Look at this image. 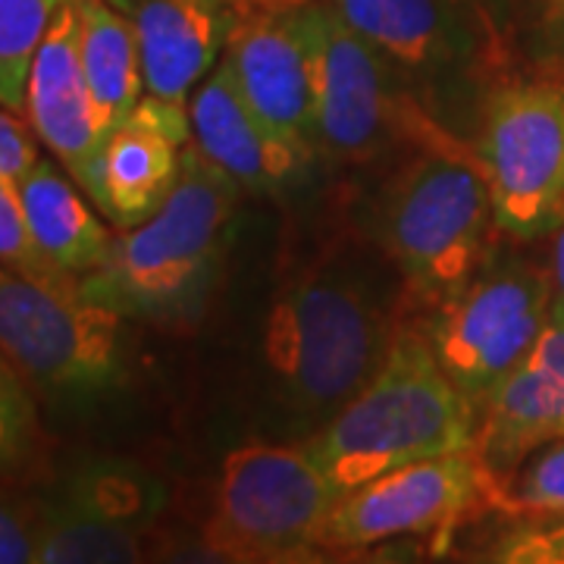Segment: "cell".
Masks as SVG:
<instances>
[{
  "instance_id": "5bb4252c",
  "label": "cell",
  "mask_w": 564,
  "mask_h": 564,
  "mask_svg": "<svg viewBox=\"0 0 564 564\" xmlns=\"http://www.w3.org/2000/svg\"><path fill=\"white\" fill-rule=\"evenodd\" d=\"M192 120L185 104L144 95L104 139L82 192L120 229H132L161 207L182 176Z\"/></svg>"
},
{
  "instance_id": "5b68a950",
  "label": "cell",
  "mask_w": 564,
  "mask_h": 564,
  "mask_svg": "<svg viewBox=\"0 0 564 564\" xmlns=\"http://www.w3.org/2000/svg\"><path fill=\"white\" fill-rule=\"evenodd\" d=\"M126 323L79 282L51 285L0 263V351L54 408L85 414L129 386Z\"/></svg>"
},
{
  "instance_id": "7c38bea8",
  "label": "cell",
  "mask_w": 564,
  "mask_h": 564,
  "mask_svg": "<svg viewBox=\"0 0 564 564\" xmlns=\"http://www.w3.org/2000/svg\"><path fill=\"white\" fill-rule=\"evenodd\" d=\"M496 477L474 448L404 464L339 496L323 549H370L399 536H430L492 508Z\"/></svg>"
},
{
  "instance_id": "2e32d148",
  "label": "cell",
  "mask_w": 564,
  "mask_h": 564,
  "mask_svg": "<svg viewBox=\"0 0 564 564\" xmlns=\"http://www.w3.org/2000/svg\"><path fill=\"white\" fill-rule=\"evenodd\" d=\"M25 117L41 144L82 185L107 139V126L82 66L73 0H63L35 51L25 85Z\"/></svg>"
},
{
  "instance_id": "277c9868",
  "label": "cell",
  "mask_w": 564,
  "mask_h": 564,
  "mask_svg": "<svg viewBox=\"0 0 564 564\" xmlns=\"http://www.w3.org/2000/svg\"><path fill=\"white\" fill-rule=\"evenodd\" d=\"M496 210L470 144L417 148L389 180L377 207V239L404 292L436 307L492 258Z\"/></svg>"
},
{
  "instance_id": "f546056e",
  "label": "cell",
  "mask_w": 564,
  "mask_h": 564,
  "mask_svg": "<svg viewBox=\"0 0 564 564\" xmlns=\"http://www.w3.org/2000/svg\"><path fill=\"white\" fill-rule=\"evenodd\" d=\"M317 0H229L236 17H248V13H270V10H292V7H307Z\"/></svg>"
},
{
  "instance_id": "9a60e30c",
  "label": "cell",
  "mask_w": 564,
  "mask_h": 564,
  "mask_svg": "<svg viewBox=\"0 0 564 564\" xmlns=\"http://www.w3.org/2000/svg\"><path fill=\"white\" fill-rule=\"evenodd\" d=\"M192 139L248 195H285L302 185L317 154L304 151L248 104L226 57L188 98Z\"/></svg>"
},
{
  "instance_id": "44dd1931",
  "label": "cell",
  "mask_w": 564,
  "mask_h": 564,
  "mask_svg": "<svg viewBox=\"0 0 564 564\" xmlns=\"http://www.w3.org/2000/svg\"><path fill=\"white\" fill-rule=\"evenodd\" d=\"M499 41L514 76L564 82V0H499Z\"/></svg>"
},
{
  "instance_id": "8992f818",
  "label": "cell",
  "mask_w": 564,
  "mask_h": 564,
  "mask_svg": "<svg viewBox=\"0 0 564 564\" xmlns=\"http://www.w3.org/2000/svg\"><path fill=\"white\" fill-rule=\"evenodd\" d=\"M370 41L421 104L455 132V120L511 79L502 41L480 13L458 0H323Z\"/></svg>"
},
{
  "instance_id": "cb8c5ba5",
  "label": "cell",
  "mask_w": 564,
  "mask_h": 564,
  "mask_svg": "<svg viewBox=\"0 0 564 564\" xmlns=\"http://www.w3.org/2000/svg\"><path fill=\"white\" fill-rule=\"evenodd\" d=\"M39 408L35 392L0 351V477L17 470L35 455Z\"/></svg>"
},
{
  "instance_id": "83f0119b",
  "label": "cell",
  "mask_w": 564,
  "mask_h": 564,
  "mask_svg": "<svg viewBox=\"0 0 564 564\" xmlns=\"http://www.w3.org/2000/svg\"><path fill=\"white\" fill-rule=\"evenodd\" d=\"M35 508H25L0 492V564H35Z\"/></svg>"
},
{
  "instance_id": "603a6c76",
  "label": "cell",
  "mask_w": 564,
  "mask_h": 564,
  "mask_svg": "<svg viewBox=\"0 0 564 564\" xmlns=\"http://www.w3.org/2000/svg\"><path fill=\"white\" fill-rule=\"evenodd\" d=\"M492 508L505 518L564 511V440L540 445L502 480H496Z\"/></svg>"
},
{
  "instance_id": "e0dca14e",
  "label": "cell",
  "mask_w": 564,
  "mask_h": 564,
  "mask_svg": "<svg viewBox=\"0 0 564 564\" xmlns=\"http://www.w3.org/2000/svg\"><path fill=\"white\" fill-rule=\"evenodd\" d=\"M564 440V317H549L540 339L480 411L474 452L502 480L540 445Z\"/></svg>"
},
{
  "instance_id": "9c48e42d",
  "label": "cell",
  "mask_w": 564,
  "mask_h": 564,
  "mask_svg": "<svg viewBox=\"0 0 564 564\" xmlns=\"http://www.w3.org/2000/svg\"><path fill=\"white\" fill-rule=\"evenodd\" d=\"M552 317L549 263L499 254L474 280L433 307L423 336L445 377L484 411L492 392L524 361Z\"/></svg>"
},
{
  "instance_id": "52a82bcc",
  "label": "cell",
  "mask_w": 564,
  "mask_h": 564,
  "mask_svg": "<svg viewBox=\"0 0 564 564\" xmlns=\"http://www.w3.org/2000/svg\"><path fill=\"white\" fill-rule=\"evenodd\" d=\"M336 502L339 489L302 443L242 445L223 458L202 540L223 562H307L323 552Z\"/></svg>"
},
{
  "instance_id": "8fae6325",
  "label": "cell",
  "mask_w": 564,
  "mask_h": 564,
  "mask_svg": "<svg viewBox=\"0 0 564 564\" xmlns=\"http://www.w3.org/2000/svg\"><path fill=\"white\" fill-rule=\"evenodd\" d=\"M35 508V564H122L154 555L166 486L129 458H85L66 467Z\"/></svg>"
},
{
  "instance_id": "6da1fadb",
  "label": "cell",
  "mask_w": 564,
  "mask_h": 564,
  "mask_svg": "<svg viewBox=\"0 0 564 564\" xmlns=\"http://www.w3.org/2000/svg\"><path fill=\"white\" fill-rule=\"evenodd\" d=\"M402 323L386 282L351 254L304 263L276 292L263 326L270 402L292 440H307L364 392Z\"/></svg>"
},
{
  "instance_id": "ffe728a7",
  "label": "cell",
  "mask_w": 564,
  "mask_h": 564,
  "mask_svg": "<svg viewBox=\"0 0 564 564\" xmlns=\"http://www.w3.org/2000/svg\"><path fill=\"white\" fill-rule=\"evenodd\" d=\"M79 17L82 66L107 132L148 95L139 39L110 0H73Z\"/></svg>"
},
{
  "instance_id": "4fadbf2b",
  "label": "cell",
  "mask_w": 564,
  "mask_h": 564,
  "mask_svg": "<svg viewBox=\"0 0 564 564\" xmlns=\"http://www.w3.org/2000/svg\"><path fill=\"white\" fill-rule=\"evenodd\" d=\"M321 54L323 0L236 17L223 51L248 104L282 139L317 158Z\"/></svg>"
},
{
  "instance_id": "f1b7e54d",
  "label": "cell",
  "mask_w": 564,
  "mask_h": 564,
  "mask_svg": "<svg viewBox=\"0 0 564 564\" xmlns=\"http://www.w3.org/2000/svg\"><path fill=\"white\" fill-rule=\"evenodd\" d=\"M549 276H552V314L564 317V210L555 232L549 236Z\"/></svg>"
},
{
  "instance_id": "4316f807",
  "label": "cell",
  "mask_w": 564,
  "mask_h": 564,
  "mask_svg": "<svg viewBox=\"0 0 564 564\" xmlns=\"http://www.w3.org/2000/svg\"><path fill=\"white\" fill-rule=\"evenodd\" d=\"M41 161L39 135L22 122V113L0 107V176L20 185Z\"/></svg>"
},
{
  "instance_id": "d4e9b609",
  "label": "cell",
  "mask_w": 564,
  "mask_h": 564,
  "mask_svg": "<svg viewBox=\"0 0 564 564\" xmlns=\"http://www.w3.org/2000/svg\"><path fill=\"white\" fill-rule=\"evenodd\" d=\"M480 558L499 564H564V511L511 518Z\"/></svg>"
},
{
  "instance_id": "7402d4cb",
  "label": "cell",
  "mask_w": 564,
  "mask_h": 564,
  "mask_svg": "<svg viewBox=\"0 0 564 564\" xmlns=\"http://www.w3.org/2000/svg\"><path fill=\"white\" fill-rule=\"evenodd\" d=\"M63 0H0V107L25 117V85Z\"/></svg>"
},
{
  "instance_id": "ac0fdd59",
  "label": "cell",
  "mask_w": 564,
  "mask_h": 564,
  "mask_svg": "<svg viewBox=\"0 0 564 564\" xmlns=\"http://www.w3.org/2000/svg\"><path fill=\"white\" fill-rule=\"evenodd\" d=\"M132 22L144 88L163 101L188 95L220 63L236 13L229 0H110Z\"/></svg>"
},
{
  "instance_id": "3957f363",
  "label": "cell",
  "mask_w": 564,
  "mask_h": 564,
  "mask_svg": "<svg viewBox=\"0 0 564 564\" xmlns=\"http://www.w3.org/2000/svg\"><path fill=\"white\" fill-rule=\"evenodd\" d=\"M480 411L445 377L423 329H399L370 386L302 440L339 496L404 464L474 448Z\"/></svg>"
},
{
  "instance_id": "30bf717a",
  "label": "cell",
  "mask_w": 564,
  "mask_h": 564,
  "mask_svg": "<svg viewBox=\"0 0 564 564\" xmlns=\"http://www.w3.org/2000/svg\"><path fill=\"white\" fill-rule=\"evenodd\" d=\"M404 144L417 151L470 141L436 120L395 66L323 3L321 154L348 166H364Z\"/></svg>"
},
{
  "instance_id": "484cf974",
  "label": "cell",
  "mask_w": 564,
  "mask_h": 564,
  "mask_svg": "<svg viewBox=\"0 0 564 564\" xmlns=\"http://www.w3.org/2000/svg\"><path fill=\"white\" fill-rule=\"evenodd\" d=\"M0 263L17 270L22 276H32L39 282H79L76 276H66L54 263L41 254V248L29 232L25 210H22L20 185L0 176Z\"/></svg>"
},
{
  "instance_id": "d6986e66",
  "label": "cell",
  "mask_w": 564,
  "mask_h": 564,
  "mask_svg": "<svg viewBox=\"0 0 564 564\" xmlns=\"http://www.w3.org/2000/svg\"><path fill=\"white\" fill-rule=\"evenodd\" d=\"M22 210L41 254L66 276H88L110 254L113 236L91 210V198L63 166L41 158L20 182Z\"/></svg>"
},
{
  "instance_id": "ba28073f",
  "label": "cell",
  "mask_w": 564,
  "mask_h": 564,
  "mask_svg": "<svg viewBox=\"0 0 564 564\" xmlns=\"http://www.w3.org/2000/svg\"><path fill=\"white\" fill-rule=\"evenodd\" d=\"M470 148L505 239H549L564 210V82H499L477 110Z\"/></svg>"
},
{
  "instance_id": "7a4b0ae2",
  "label": "cell",
  "mask_w": 564,
  "mask_h": 564,
  "mask_svg": "<svg viewBox=\"0 0 564 564\" xmlns=\"http://www.w3.org/2000/svg\"><path fill=\"white\" fill-rule=\"evenodd\" d=\"M242 185L195 144L170 198L139 226L113 236L110 254L82 276L85 299L132 323L188 326L220 280Z\"/></svg>"
},
{
  "instance_id": "4dcf8cb0",
  "label": "cell",
  "mask_w": 564,
  "mask_h": 564,
  "mask_svg": "<svg viewBox=\"0 0 564 564\" xmlns=\"http://www.w3.org/2000/svg\"><path fill=\"white\" fill-rule=\"evenodd\" d=\"M458 3L470 7L474 13H480L486 20V25H489V29L496 32V39H499V0H458Z\"/></svg>"
}]
</instances>
